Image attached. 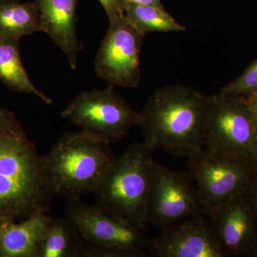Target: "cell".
Segmentation results:
<instances>
[{"label": "cell", "mask_w": 257, "mask_h": 257, "mask_svg": "<svg viewBox=\"0 0 257 257\" xmlns=\"http://www.w3.org/2000/svg\"><path fill=\"white\" fill-rule=\"evenodd\" d=\"M209 100V95L192 86L157 88L140 112L144 143L177 157L188 159L202 152Z\"/></svg>", "instance_id": "6da1fadb"}, {"label": "cell", "mask_w": 257, "mask_h": 257, "mask_svg": "<svg viewBox=\"0 0 257 257\" xmlns=\"http://www.w3.org/2000/svg\"><path fill=\"white\" fill-rule=\"evenodd\" d=\"M53 196L44 156L18 121L0 130V222L47 213Z\"/></svg>", "instance_id": "7a4b0ae2"}, {"label": "cell", "mask_w": 257, "mask_h": 257, "mask_svg": "<svg viewBox=\"0 0 257 257\" xmlns=\"http://www.w3.org/2000/svg\"><path fill=\"white\" fill-rule=\"evenodd\" d=\"M115 157L109 144L87 132L65 134L44 156L52 194L69 201L95 192Z\"/></svg>", "instance_id": "3957f363"}, {"label": "cell", "mask_w": 257, "mask_h": 257, "mask_svg": "<svg viewBox=\"0 0 257 257\" xmlns=\"http://www.w3.org/2000/svg\"><path fill=\"white\" fill-rule=\"evenodd\" d=\"M155 150L145 143L128 146L115 157L94 192L96 205L145 231Z\"/></svg>", "instance_id": "277c9868"}, {"label": "cell", "mask_w": 257, "mask_h": 257, "mask_svg": "<svg viewBox=\"0 0 257 257\" xmlns=\"http://www.w3.org/2000/svg\"><path fill=\"white\" fill-rule=\"evenodd\" d=\"M203 142L257 165V126L246 98L219 92L209 95Z\"/></svg>", "instance_id": "5b68a950"}, {"label": "cell", "mask_w": 257, "mask_h": 257, "mask_svg": "<svg viewBox=\"0 0 257 257\" xmlns=\"http://www.w3.org/2000/svg\"><path fill=\"white\" fill-rule=\"evenodd\" d=\"M62 116L111 145L122 140L138 126L140 112L109 84L104 89L79 93L64 107Z\"/></svg>", "instance_id": "8992f818"}, {"label": "cell", "mask_w": 257, "mask_h": 257, "mask_svg": "<svg viewBox=\"0 0 257 257\" xmlns=\"http://www.w3.org/2000/svg\"><path fill=\"white\" fill-rule=\"evenodd\" d=\"M187 167L207 215L217 206L244 194L257 165L225 152L203 150L189 157Z\"/></svg>", "instance_id": "52a82bcc"}, {"label": "cell", "mask_w": 257, "mask_h": 257, "mask_svg": "<svg viewBox=\"0 0 257 257\" xmlns=\"http://www.w3.org/2000/svg\"><path fill=\"white\" fill-rule=\"evenodd\" d=\"M205 214L188 171L179 172L154 162L147 201V221L165 229L191 216Z\"/></svg>", "instance_id": "ba28073f"}, {"label": "cell", "mask_w": 257, "mask_h": 257, "mask_svg": "<svg viewBox=\"0 0 257 257\" xmlns=\"http://www.w3.org/2000/svg\"><path fill=\"white\" fill-rule=\"evenodd\" d=\"M109 23L94 61L96 77L114 87H138L142 79L140 58L145 36L124 16Z\"/></svg>", "instance_id": "9c48e42d"}, {"label": "cell", "mask_w": 257, "mask_h": 257, "mask_svg": "<svg viewBox=\"0 0 257 257\" xmlns=\"http://www.w3.org/2000/svg\"><path fill=\"white\" fill-rule=\"evenodd\" d=\"M66 212L81 237L93 246L133 251L145 248L147 239L143 231L96 204L69 200Z\"/></svg>", "instance_id": "30bf717a"}, {"label": "cell", "mask_w": 257, "mask_h": 257, "mask_svg": "<svg viewBox=\"0 0 257 257\" xmlns=\"http://www.w3.org/2000/svg\"><path fill=\"white\" fill-rule=\"evenodd\" d=\"M145 248L154 257H225L205 214L187 218L147 239Z\"/></svg>", "instance_id": "8fae6325"}, {"label": "cell", "mask_w": 257, "mask_h": 257, "mask_svg": "<svg viewBox=\"0 0 257 257\" xmlns=\"http://www.w3.org/2000/svg\"><path fill=\"white\" fill-rule=\"evenodd\" d=\"M207 215L225 257L246 256L257 237V212L246 194L231 198Z\"/></svg>", "instance_id": "7c38bea8"}, {"label": "cell", "mask_w": 257, "mask_h": 257, "mask_svg": "<svg viewBox=\"0 0 257 257\" xmlns=\"http://www.w3.org/2000/svg\"><path fill=\"white\" fill-rule=\"evenodd\" d=\"M40 12L42 32L67 57L71 68H77L84 46L77 38V9L79 0H33Z\"/></svg>", "instance_id": "4fadbf2b"}, {"label": "cell", "mask_w": 257, "mask_h": 257, "mask_svg": "<svg viewBox=\"0 0 257 257\" xmlns=\"http://www.w3.org/2000/svg\"><path fill=\"white\" fill-rule=\"evenodd\" d=\"M52 218L38 213L16 222H0V257H37V246Z\"/></svg>", "instance_id": "5bb4252c"}, {"label": "cell", "mask_w": 257, "mask_h": 257, "mask_svg": "<svg viewBox=\"0 0 257 257\" xmlns=\"http://www.w3.org/2000/svg\"><path fill=\"white\" fill-rule=\"evenodd\" d=\"M19 39L0 36V81L16 92L32 94L45 104H52V98L37 89L24 67Z\"/></svg>", "instance_id": "9a60e30c"}, {"label": "cell", "mask_w": 257, "mask_h": 257, "mask_svg": "<svg viewBox=\"0 0 257 257\" xmlns=\"http://www.w3.org/2000/svg\"><path fill=\"white\" fill-rule=\"evenodd\" d=\"M78 231L68 219H51L37 246V257L82 256Z\"/></svg>", "instance_id": "2e32d148"}, {"label": "cell", "mask_w": 257, "mask_h": 257, "mask_svg": "<svg viewBox=\"0 0 257 257\" xmlns=\"http://www.w3.org/2000/svg\"><path fill=\"white\" fill-rule=\"evenodd\" d=\"M41 30L40 12L31 2L0 5V36L19 39Z\"/></svg>", "instance_id": "e0dca14e"}, {"label": "cell", "mask_w": 257, "mask_h": 257, "mask_svg": "<svg viewBox=\"0 0 257 257\" xmlns=\"http://www.w3.org/2000/svg\"><path fill=\"white\" fill-rule=\"evenodd\" d=\"M124 18L140 34L151 32H179L187 30L165 8L128 3Z\"/></svg>", "instance_id": "ac0fdd59"}, {"label": "cell", "mask_w": 257, "mask_h": 257, "mask_svg": "<svg viewBox=\"0 0 257 257\" xmlns=\"http://www.w3.org/2000/svg\"><path fill=\"white\" fill-rule=\"evenodd\" d=\"M220 92L243 97L257 92V58L239 77L221 87Z\"/></svg>", "instance_id": "d6986e66"}, {"label": "cell", "mask_w": 257, "mask_h": 257, "mask_svg": "<svg viewBox=\"0 0 257 257\" xmlns=\"http://www.w3.org/2000/svg\"><path fill=\"white\" fill-rule=\"evenodd\" d=\"M82 256L86 257H149L150 254L143 251L120 249L116 248L84 247Z\"/></svg>", "instance_id": "ffe728a7"}, {"label": "cell", "mask_w": 257, "mask_h": 257, "mask_svg": "<svg viewBox=\"0 0 257 257\" xmlns=\"http://www.w3.org/2000/svg\"><path fill=\"white\" fill-rule=\"evenodd\" d=\"M105 11L108 21L124 17L127 8V0H98Z\"/></svg>", "instance_id": "44dd1931"}, {"label": "cell", "mask_w": 257, "mask_h": 257, "mask_svg": "<svg viewBox=\"0 0 257 257\" xmlns=\"http://www.w3.org/2000/svg\"><path fill=\"white\" fill-rule=\"evenodd\" d=\"M257 212V169L255 171L244 193Z\"/></svg>", "instance_id": "7402d4cb"}, {"label": "cell", "mask_w": 257, "mask_h": 257, "mask_svg": "<svg viewBox=\"0 0 257 257\" xmlns=\"http://www.w3.org/2000/svg\"><path fill=\"white\" fill-rule=\"evenodd\" d=\"M16 122V118L13 112L0 107V130L8 127Z\"/></svg>", "instance_id": "603a6c76"}, {"label": "cell", "mask_w": 257, "mask_h": 257, "mask_svg": "<svg viewBox=\"0 0 257 257\" xmlns=\"http://www.w3.org/2000/svg\"><path fill=\"white\" fill-rule=\"evenodd\" d=\"M245 98L248 101V105H249L250 109H251V112H252L257 126V93L251 94V95Z\"/></svg>", "instance_id": "cb8c5ba5"}, {"label": "cell", "mask_w": 257, "mask_h": 257, "mask_svg": "<svg viewBox=\"0 0 257 257\" xmlns=\"http://www.w3.org/2000/svg\"><path fill=\"white\" fill-rule=\"evenodd\" d=\"M127 1L128 3H135V4L150 5L157 8H165L161 0H127Z\"/></svg>", "instance_id": "d4e9b609"}, {"label": "cell", "mask_w": 257, "mask_h": 257, "mask_svg": "<svg viewBox=\"0 0 257 257\" xmlns=\"http://www.w3.org/2000/svg\"><path fill=\"white\" fill-rule=\"evenodd\" d=\"M246 256L248 257H257V237L255 240L254 243H253L251 249L248 251V254Z\"/></svg>", "instance_id": "484cf974"}, {"label": "cell", "mask_w": 257, "mask_h": 257, "mask_svg": "<svg viewBox=\"0 0 257 257\" xmlns=\"http://www.w3.org/2000/svg\"><path fill=\"white\" fill-rule=\"evenodd\" d=\"M24 1V0H0V5L4 4V3H11V2Z\"/></svg>", "instance_id": "4316f807"}, {"label": "cell", "mask_w": 257, "mask_h": 257, "mask_svg": "<svg viewBox=\"0 0 257 257\" xmlns=\"http://www.w3.org/2000/svg\"><path fill=\"white\" fill-rule=\"evenodd\" d=\"M256 93H257V92H256ZM254 94H255V93H254Z\"/></svg>", "instance_id": "83f0119b"}]
</instances>
